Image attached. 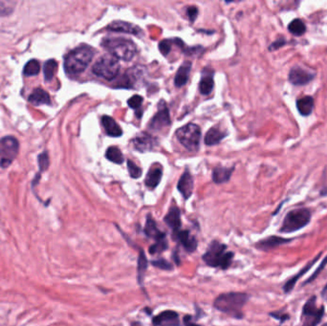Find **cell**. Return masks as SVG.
<instances>
[{"label": "cell", "mask_w": 327, "mask_h": 326, "mask_svg": "<svg viewBox=\"0 0 327 326\" xmlns=\"http://www.w3.org/2000/svg\"><path fill=\"white\" fill-rule=\"evenodd\" d=\"M152 265L154 267H157L161 270H164V271H170L172 270V265L171 263H169L168 261L164 260V259H159V260H156V261H153L152 262Z\"/></svg>", "instance_id": "obj_37"}, {"label": "cell", "mask_w": 327, "mask_h": 326, "mask_svg": "<svg viewBox=\"0 0 327 326\" xmlns=\"http://www.w3.org/2000/svg\"><path fill=\"white\" fill-rule=\"evenodd\" d=\"M107 30H110L112 32H121V33H130V34H134V35H141L142 29L130 22L118 20V21H113L106 27Z\"/></svg>", "instance_id": "obj_12"}, {"label": "cell", "mask_w": 327, "mask_h": 326, "mask_svg": "<svg viewBox=\"0 0 327 326\" xmlns=\"http://www.w3.org/2000/svg\"><path fill=\"white\" fill-rule=\"evenodd\" d=\"M296 108L299 114L302 116H309L314 109V98L310 96L299 98L296 101Z\"/></svg>", "instance_id": "obj_25"}, {"label": "cell", "mask_w": 327, "mask_h": 326, "mask_svg": "<svg viewBox=\"0 0 327 326\" xmlns=\"http://www.w3.org/2000/svg\"><path fill=\"white\" fill-rule=\"evenodd\" d=\"M101 46L116 59L130 62L137 54V47L133 41L124 37H105Z\"/></svg>", "instance_id": "obj_3"}, {"label": "cell", "mask_w": 327, "mask_h": 326, "mask_svg": "<svg viewBox=\"0 0 327 326\" xmlns=\"http://www.w3.org/2000/svg\"><path fill=\"white\" fill-rule=\"evenodd\" d=\"M164 222L169 228L173 229V232L180 229L181 212L177 207H172L164 216Z\"/></svg>", "instance_id": "obj_18"}, {"label": "cell", "mask_w": 327, "mask_h": 326, "mask_svg": "<svg viewBox=\"0 0 327 326\" xmlns=\"http://www.w3.org/2000/svg\"><path fill=\"white\" fill-rule=\"evenodd\" d=\"M327 258H326V259H325V260H324V261L322 262L321 266H320V267H319V268H318V269L316 270V272H315V273L313 274V276H312V277H311L310 278H309V279H308V280H307V281L305 282V283H308V282H310V281H312V280H314V278L317 277V276H318V275H319V274H320V273H321V272L323 271V269H324V268H325V267L327 266Z\"/></svg>", "instance_id": "obj_42"}, {"label": "cell", "mask_w": 327, "mask_h": 326, "mask_svg": "<svg viewBox=\"0 0 327 326\" xmlns=\"http://www.w3.org/2000/svg\"><path fill=\"white\" fill-rule=\"evenodd\" d=\"M119 70L120 64L118 59L111 55H104L98 58L92 68V71L96 76L103 78L107 81L114 80L118 75Z\"/></svg>", "instance_id": "obj_6"}, {"label": "cell", "mask_w": 327, "mask_h": 326, "mask_svg": "<svg viewBox=\"0 0 327 326\" xmlns=\"http://www.w3.org/2000/svg\"><path fill=\"white\" fill-rule=\"evenodd\" d=\"M95 55V50L88 45H82L72 50L65 60V69L69 75H79L82 73Z\"/></svg>", "instance_id": "obj_1"}, {"label": "cell", "mask_w": 327, "mask_h": 326, "mask_svg": "<svg viewBox=\"0 0 327 326\" xmlns=\"http://www.w3.org/2000/svg\"><path fill=\"white\" fill-rule=\"evenodd\" d=\"M233 171V167H215L213 171V180L216 184H222L228 182L231 172Z\"/></svg>", "instance_id": "obj_27"}, {"label": "cell", "mask_w": 327, "mask_h": 326, "mask_svg": "<svg viewBox=\"0 0 327 326\" xmlns=\"http://www.w3.org/2000/svg\"><path fill=\"white\" fill-rule=\"evenodd\" d=\"M38 164H39V168L41 171H44L48 168L49 166V156L47 154V152H43L38 156Z\"/></svg>", "instance_id": "obj_38"}, {"label": "cell", "mask_w": 327, "mask_h": 326, "mask_svg": "<svg viewBox=\"0 0 327 326\" xmlns=\"http://www.w3.org/2000/svg\"><path fill=\"white\" fill-rule=\"evenodd\" d=\"M105 157L112 163H123L125 161L122 151L116 147H108L105 153Z\"/></svg>", "instance_id": "obj_30"}, {"label": "cell", "mask_w": 327, "mask_h": 326, "mask_svg": "<svg viewBox=\"0 0 327 326\" xmlns=\"http://www.w3.org/2000/svg\"><path fill=\"white\" fill-rule=\"evenodd\" d=\"M39 70H40L39 63L35 60H32V61H30L26 64V65L24 67L23 73H24L25 76L31 77V76L37 75L39 73Z\"/></svg>", "instance_id": "obj_33"}, {"label": "cell", "mask_w": 327, "mask_h": 326, "mask_svg": "<svg viewBox=\"0 0 327 326\" xmlns=\"http://www.w3.org/2000/svg\"><path fill=\"white\" fill-rule=\"evenodd\" d=\"M226 245L214 240L203 256V261L211 267L221 268L222 270L227 269L231 263L233 254L231 252H226Z\"/></svg>", "instance_id": "obj_4"}, {"label": "cell", "mask_w": 327, "mask_h": 326, "mask_svg": "<svg viewBox=\"0 0 327 326\" xmlns=\"http://www.w3.org/2000/svg\"><path fill=\"white\" fill-rule=\"evenodd\" d=\"M311 220V212L307 209H297L287 213L280 228L283 233H291L304 228Z\"/></svg>", "instance_id": "obj_5"}, {"label": "cell", "mask_w": 327, "mask_h": 326, "mask_svg": "<svg viewBox=\"0 0 327 326\" xmlns=\"http://www.w3.org/2000/svg\"><path fill=\"white\" fill-rule=\"evenodd\" d=\"M249 299L247 293H226L217 296L213 302L215 309L228 314L230 317L235 319H241L243 314L241 309L245 305Z\"/></svg>", "instance_id": "obj_2"}, {"label": "cell", "mask_w": 327, "mask_h": 326, "mask_svg": "<svg viewBox=\"0 0 327 326\" xmlns=\"http://www.w3.org/2000/svg\"><path fill=\"white\" fill-rule=\"evenodd\" d=\"M314 74L300 67H293L289 72V82L294 85H304L314 79Z\"/></svg>", "instance_id": "obj_11"}, {"label": "cell", "mask_w": 327, "mask_h": 326, "mask_svg": "<svg viewBox=\"0 0 327 326\" xmlns=\"http://www.w3.org/2000/svg\"><path fill=\"white\" fill-rule=\"evenodd\" d=\"M147 260L146 257L145 252L140 249L139 251V258H138V266H137V271H138V282L142 285L144 281V277L147 269Z\"/></svg>", "instance_id": "obj_28"}, {"label": "cell", "mask_w": 327, "mask_h": 326, "mask_svg": "<svg viewBox=\"0 0 327 326\" xmlns=\"http://www.w3.org/2000/svg\"><path fill=\"white\" fill-rule=\"evenodd\" d=\"M144 231H145V233H146L147 236H148L149 238L155 239L156 241L165 238L164 232L161 231L158 228L156 223H155V221L152 219V217L150 215L147 216V222H146V226H145V228H144Z\"/></svg>", "instance_id": "obj_19"}, {"label": "cell", "mask_w": 327, "mask_h": 326, "mask_svg": "<svg viewBox=\"0 0 327 326\" xmlns=\"http://www.w3.org/2000/svg\"><path fill=\"white\" fill-rule=\"evenodd\" d=\"M187 14H188V17L189 19L193 22L196 19L197 16H198V9L195 6H192V7H189L187 9Z\"/></svg>", "instance_id": "obj_41"}, {"label": "cell", "mask_w": 327, "mask_h": 326, "mask_svg": "<svg viewBox=\"0 0 327 326\" xmlns=\"http://www.w3.org/2000/svg\"><path fill=\"white\" fill-rule=\"evenodd\" d=\"M152 324L154 326H180V321L176 312L166 310L154 317Z\"/></svg>", "instance_id": "obj_10"}, {"label": "cell", "mask_w": 327, "mask_h": 326, "mask_svg": "<svg viewBox=\"0 0 327 326\" xmlns=\"http://www.w3.org/2000/svg\"><path fill=\"white\" fill-rule=\"evenodd\" d=\"M173 236L175 239L180 241L181 244L188 253H193L196 250L197 241L195 236H192L189 230H177L173 232Z\"/></svg>", "instance_id": "obj_13"}, {"label": "cell", "mask_w": 327, "mask_h": 326, "mask_svg": "<svg viewBox=\"0 0 327 326\" xmlns=\"http://www.w3.org/2000/svg\"><path fill=\"white\" fill-rule=\"evenodd\" d=\"M213 86H214V82H213V77L206 76L200 82L199 91L203 95H209L213 91Z\"/></svg>", "instance_id": "obj_31"}, {"label": "cell", "mask_w": 327, "mask_h": 326, "mask_svg": "<svg viewBox=\"0 0 327 326\" xmlns=\"http://www.w3.org/2000/svg\"><path fill=\"white\" fill-rule=\"evenodd\" d=\"M29 101L32 102L34 105H41V104H50L49 94L41 88L34 89L33 93L29 97Z\"/></svg>", "instance_id": "obj_23"}, {"label": "cell", "mask_w": 327, "mask_h": 326, "mask_svg": "<svg viewBox=\"0 0 327 326\" xmlns=\"http://www.w3.org/2000/svg\"><path fill=\"white\" fill-rule=\"evenodd\" d=\"M169 125H170L169 113H168L166 106L164 104V106H159V110L153 117L150 127L156 130V129H162L164 127H168Z\"/></svg>", "instance_id": "obj_16"}, {"label": "cell", "mask_w": 327, "mask_h": 326, "mask_svg": "<svg viewBox=\"0 0 327 326\" xmlns=\"http://www.w3.org/2000/svg\"><path fill=\"white\" fill-rule=\"evenodd\" d=\"M285 43H286V41H285L283 38H279L277 41H275L274 43H272V44L270 45L269 49L271 50V51L278 49V48H280L281 46H283Z\"/></svg>", "instance_id": "obj_43"}, {"label": "cell", "mask_w": 327, "mask_h": 326, "mask_svg": "<svg viewBox=\"0 0 327 326\" xmlns=\"http://www.w3.org/2000/svg\"><path fill=\"white\" fill-rule=\"evenodd\" d=\"M171 49V41L170 40H163L159 44V50L164 56H166Z\"/></svg>", "instance_id": "obj_40"}, {"label": "cell", "mask_w": 327, "mask_h": 326, "mask_svg": "<svg viewBox=\"0 0 327 326\" xmlns=\"http://www.w3.org/2000/svg\"><path fill=\"white\" fill-rule=\"evenodd\" d=\"M184 325H185V326H201L196 324V323L193 321V317L190 316V315L185 316V318H184Z\"/></svg>", "instance_id": "obj_44"}, {"label": "cell", "mask_w": 327, "mask_h": 326, "mask_svg": "<svg viewBox=\"0 0 327 326\" xmlns=\"http://www.w3.org/2000/svg\"><path fill=\"white\" fill-rule=\"evenodd\" d=\"M101 124L106 131V133L109 136L118 138L123 135V130H122L121 127L115 122L113 118H111L109 116H103L101 118Z\"/></svg>", "instance_id": "obj_20"}, {"label": "cell", "mask_w": 327, "mask_h": 326, "mask_svg": "<svg viewBox=\"0 0 327 326\" xmlns=\"http://www.w3.org/2000/svg\"><path fill=\"white\" fill-rule=\"evenodd\" d=\"M16 3L13 1H0V15H9L13 12Z\"/></svg>", "instance_id": "obj_35"}, {"label": "cell", "mask_w": 327, "mask_h": 326, "mask_svg": "<svg viewBox=\"0 0 327 326\" xmlns=\"http://www.w3.org/2000/svg\"><path fill=\"white\" fill-rule=\"evenodd\" d=\"M290 240L287 238H283L280 236H277V235H273V236H269L263 240H261L258 244L256 245L259 249L263 250V251H268V250H272L275 248H278L281 245L286 244L288 243Z\"/></svg>", "instance_id": "obj_17"}, {"label": "cell", "mask_w": 327, "mask_h": 326, "mask_svg": "<svg viewBox=\"0 0 327 326\" xmlns=\"http://www.w3.org/2000/svg\"><path fill=\"white\" fill-rule=\"evenodd\" d=\"M176 137L188 150L196 151L200 146L201 130L197 125L188 124L176 131Z\"/></svg>", "instance_id": "obj_7"}, {"label": "cell", "mask_w": 327, "mask_h": 326, "mask_svg": "<svg viewBox=\"0 0 327 326\" xmlns=\"http://www.w3.org/2000/svg\"><path fill=\"white\" fill-rule=\"evenodd\" d=\"M225 133L223 131L220 130L217 127L212 128L210 130L207 132L205 136V144L207 146H214L218 143H220L221 140L225 137Z\"/></svg>", "instance_id": "obj_26"}, {"label": "cell", "mask_w": 327, "mask_h": 326, "mask_svg": "<svg viewBox=\"0 0 327 326\" xmlns=\"http://www.w3.org/2000/svg\"><path fill=\"white\" fill-rule=\"evenodd\" d=\"M128 168H129V172L131 174V177L132 178H139L141 175H142V169L136 164L135 163H133L132 161H128Z\"/></svg>", "instance_id": "obj_36"}, {"label": "cell", "mask_w": 327, "mask_h": 326, "mask_svg": "<svg viewBox=\"0 0 327 326\" xmlns=\"http://www.w3.org/2000/svg\"><path fill=\"white\" fill-rule=\"evenodd\" d=\"M58 69V63L55 60H49L44 65V78L47 82L51 81Z\"/></svg>", "instance_id": "obj_32"}, {"label": "cell", "mask_w": 327, "mask_h": 326, "mask_svg": "<svg viewBox=\"0 0 327 326\" xmlns=\"http://www.w3.org/2000/svg\"><path fill=\"white\" fill-rule=\"evenodd\" d=\"M323 294H324L325 297H327V285L326 286V288L324 289V291H323Z\"/></svg>", "instance_id": "obj_45"}, {"label": "cell", "mask_w": 327, "mask_h": 326, "mask_svg": "<svg viewBox=\"0 0 327 326\" xmlns=\"http://www.w3.org/2000/svg\"><path fill=\"white\" fill-rule=\"evenodd\" d=\"M289 32L295 36H301L306 31V26L299 18H295L288 25Z\"/></svg>", "instance_id": "obj_29"}, {"label": "cell", "mask_w": 327, "mask_h": 326, "mask_svg": "<svg viewBox=\"0 0 327 326\" xmlns=\"http://www.w3.org/2000/svg\"><path fill=\"white\" fill-rule=\"evenodd\" d=\"M178 191L180 192L181 195L184 196L185 199L190 198L193 195L194 191V179L189 170H186L183 175L181 176L180 180L178 182Z\"/></svg>", "instance_id": "obj_15"}, {"label": "cell", "mask_w": 327, "mask_h": 326, "mask_svg": "<svg viewBox=\"0 0 327 326\" xmlns=\"http://www.w3.org/2000/svg\"><path fill=\"white\" fill-rule=\"evenodd\" d=\"M323 326H327V324H326V325H324Z\"/></svg>", "instance_id": "obj_47"}, {"label": "cell", "mask_w": 327, "mask_h": 326, "mask_svg": "<svg viewBox=\"0 0 327 326\" xmlns=\"http://www.w3.org/2000/svg\"><path fill=\"white\" fill-rule=\"evenodd\" d=\"M18 149L19 144L15 137L2 138L0 140V166L8 167L17 157Z\"/></svg>", "instance_id": "obj_8"}, {"label": "cell", "mask_w": 327, "mask_h": 326, "mask_svg": "<svg viewBox=\"0 0 327 326\" xmlns=\"http://www.w3.org/2000/svg\"><path fill=\"white\" fill-rule=\"evenodd\" d=\"M131 326H143L140 323H137V322H135V323H133L132 325H131Z\"/></svg>", "instance_id": "obj_46"}, {"label": "cell", "mask_w": 327, "mask_h": 326, "mask_svg": "<svg viewBox=\"0 0 327 326\" xmlns=\"http://www.w3.org/2000/svg\"><path fill=\"white\" fill-rule=\"evenodd\" d=\"M143 103V98L139 95H135L133 97H131L129 101H128V104L131 106L132 109H139L141 107Z\"/></svg>", "instance_id": "obj_39"}, {"label": "cell", "mask_w": 327, "mask_h": 326, "mask_svg": "<svg viewBox=\"0 0 327 326\" xmlns=\"http://www.w3.org/2000/svg\"><path fill=\"white\" fill-rule=\"evenodd\" d=\"M320 257H321V255H319L314 261H311L310 263H308V265L306 266V267H304L298 274H296L295 276H294L293 277H291L285 284H284V287H283V289H284V292L285 293H289V292H291L292 290H293V288L294 287V285H295V283H296V281L298 280V278H300V277H302L307 271H309V269H310L311 267L317 262V261L320 259Z\"/></svg>", "instance_id": "obj_24"}, {"label": "cell", "mask_w": 327, "mask_h": 326, "mask_svg": "<svg viewBox=\"0 0 327 326\" xmlns=\"http://www.w3.org/2000/svg\"><path fill=\"white\" fill-rule=\"evenodd\" d=\"M316 300H317V297L312 296L303 306L302 326H317L322 321L325 309L323 306L321 308H318L317 304H316Z\"/></svg>", "instance_id": "obj_9"}, {"label": "cell", "mask_w": 327, "mask_h": 326, "mask_svg": "<svg viewBox=\"0 0 327 326\" xmlns=\"http://www.w3.org/2000/svg\"><path fill=\"white\" fill-rule=\"evenodd\" d=\"M163 175V170L160 166H152L147 173L145 183L147 188L155 189L161 182Z\"/></svg>", "instance_id": "obj_21"}, {"label": "cell", "mask_w": 327, "mask_h": 326, "mask_svg": "<svg viewBox=\"0 0 327 326\" xmlns=\"http://www.w3.org/2000/svg\"><path fill=\"white\" fill-rule=\"evenodd\" d=\"M133 147L136 150H139L141 152H146L151 150L156 145V141L153 137L150 135H147L146 133H142L138 135L133 141Z\"/></svg>", "instance_id": "obj_14"}, {"label": "cell", "mask_w": 327, "mask_h": 326, "mask_svg": "<svg viewBox=\"0 0 327 326\" xmlns=\"http://www.w3.org/2000/svg\"><path fill=\"white\" fill-rule=\"evenodd\" d=\"M168 248V243L166 241V239H161L156 241L153 245H151L149 247V254L151 255H158L163 253L164 251H165Z\"/></svg>", "instance_id": "obj_34"}, {"label": "cell", "mask_w": 327, "mask_h": 326, "mask_svg": "<svg viewBox=\"0 0 327 326\" xmlns=\"http://www.w3.org/2000/svg\"><path fill=\"white\" fill-rule=\"evenodd\" d=\"M191 69H192V64L190 62H186L180 66L174 79V83L177 87H182L187 83L190 77Z\"/></svg>", "instance_id": "obj_22"}]
</instances>
